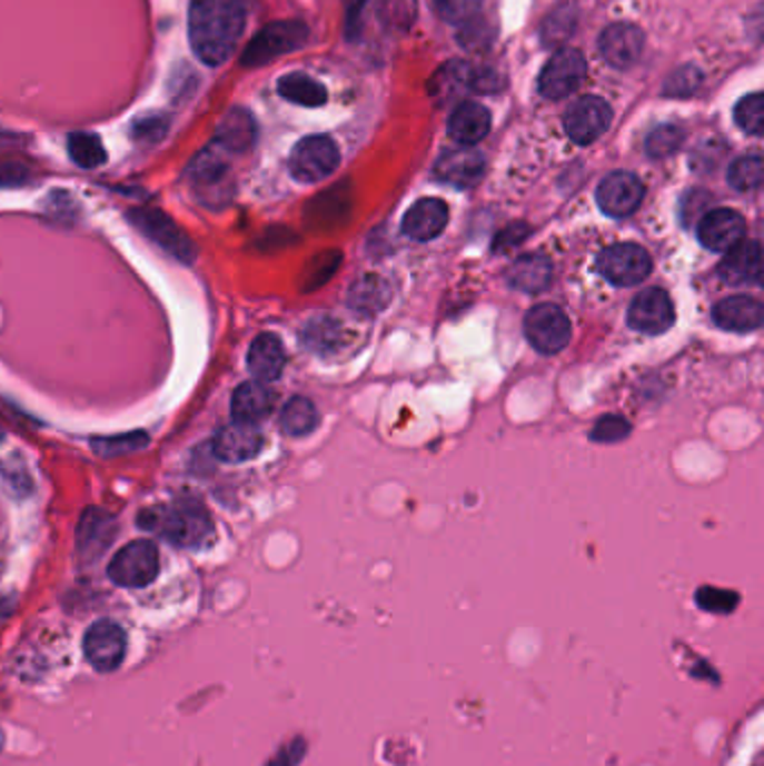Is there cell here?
Returning a JSON list of instances; mask_svg holds the SVG:
<instances>
[{
  "label": "cell",
  "mask_w": 764,
  "mask_h": 766,
  "mask_svg": "<svg viewBox=\"0 0 764 766\" xmlns=\"http://www.w3.org/2000/svg\"><path fill=\"white\" fill-rule=\"evenodd\" d=\"M247 26L245 0H191L189 43L205 66H222L236 52Z\"/></svg>",
  "instance_id": "6da1fadb"
},
{
  "label": "cell",
  "mask_w": 764,
  "mask_h": 766,
  "mask_svg": "<svg viewBox=\"0 0 764 766\" xmlns=\"http://www.w3.org/2000/svg\"><path fill=\"white\" fill-rule=\"evenodd\" d=\"M139 525L178 547H202L214 536L211 516L196 498H180L167 507L146 509L139 514Z\"/></svg>",
  "instance_id": "7a4b0ae2"
},
{
  "label": "cell",
  "mask_w": 764,
  "mask_h": 766,
  "mask_svg": "<svg viewBox=\"0 0 764 766\" xmlns=\"http://www.w3.org/2000/svg\"><path fill=\"white\" fill-rule=\"evenodd\" d=\"M189 180L205 207L218 209L229 205L234 196V180L229 173V162L220 146H207L200 150L189 165Z\"/></svg>",
  "instance_id": "3957f363"
},
{
  "label": "cell",
  "mask_w": 764,
  "mask_h": 766,
  "mask_svg": "<svg viewBox=\"0 0 764 766\" xmlns=\"http://www.w3.org/2000/svg\"><path fill=\"white\" fill-rule=\"evenodd\" d=\"M308 28L300 21H276L265 26L245 48L240 63L245 68L267 66L285 54H291L308 43Z\"/></svg>",
  "instance_id": "277c9868"
},
{
  "label": "cell",
  "mask_w": 764,
  "mask_h": 766,
  "mask_svg": "<svg viewBox=\"0 0 764 766\" xmlns=\"http://www.w3.org/2000/svg\"><path fill=\"white\" fill-rule=\"evenodd\" d=\"M135 229H139L146 238H150L160 249H165L169 256H173L180 262L191 265L198 256V247L189 238L185 229L176 225L171 216H167L160 209L139 207L128 213Z\"/></svg>",
  "instance_id": "5b68a950"
},
{
  "label": "cell",
  "mask_w": 764,
  "mask_h": 766,
  "mask_svg": "<svg viewBox=\"0 0 764 766\" xmlns=\"http://www.w3.org/2000/svg\"><path fill=\"white\" fill-rule=\"evenodd\" d=\"M339 167V148L326 135L300 139L289 156V173L302 185H317Z\"/></svg>",
  "instance_id": "8992f818"
},
{
  "label": "cell",
  "mask_w": 764,
  "mask_h": 766,
  "mask_svg": "<svg viewBox=\"0 0 764 766\" xmlns=\"http://www.w3.org/2000/svg\"><path fill=\"white\" fill-rule=\"evenodd\" d=\"M160 554L150 540H135L121 547L108 565V576L119 587H146L158 578Z\"/></svg>",
  "instance_id": "52a82bcc"
},
{
  "label": "cell",
  "mask_w": 764,
  "mask_h": 766,
  "mask_svg": "<svg viewBox=\"0 0 764 766\" xmlns=\"http://www.w3.org/2000/svg\"><path fill=\"white\" fill-rule=\"evenodd\" d=\"M653 269L651 253L635 242L609 245L598 256V271L619 287H633L648 278Z\"/></svg>",
  "instance_id": "ba28073f"
},
{
  "label": "cell",
  "mask_w": 764,
  "mask_h": 766,
  "mask_svg": "<svg viewBox=\"0 0 764 766\" xmlns=\"http://www.w3.org/2000/svg\"><path fill=\"white\" fill-rule=\"evenodd\" d=\"M525 335L538 352L556 355L569 341V319L558 305L540 302L525 317Z\"/></svg>",
  "instance_id": "9c48e42d"
},
{
  "label": "cell",
  "mask_w": 764,
  "mask_h": 766,
  "mask_svg": "<svg viewBox=\"0 0 764 766\" xmlns=\"http://www.w3.org/2000/svg\"><path fill=\"white\" fill-rule=\"evenodd\" d=\"M585 72L587 66L578 50H558L540 72L538 90L547 99H565L583 83Z\"/></svg>",
  "instance_id": "30bf717a"
},
{
  "label": "cell",
  "mask_w": 764,
  "mask_h": 766,
  "mask_svg": "<svg viewBox=\"0 0 764 766\" xmlns=\"http://www.w3.org/2000/svg\"><path fill=\"white\" fill-rule=\"evenodd\" d=\"M613 123V108L601 97H581L565 112V132L574 143L596 141Z\"/></svg>",
  "instance_id": "8fae6325"
},
{
  "label": "cell",
  "mask_w": 764,
  "mask_h": 766,
  "mask_svg": "<svg viewBox=\"0 0 764 766\" xmlns=\"http://www.w3.org/2000/svg\"><path fill=\"white\" fill-rule=\"evenodd\" d=\"M644 200V185L635 173L628 171H615L596 189V202L603 213L613 218H626L633 216Z\"/></svg>",
  "instance_id": "7c38bea8"
},
{
  "label": "cell",
  "mask_w": 764,
  "mask_h": 766,
  "mask_svg": "<svg viewBox=\"0 0 764 766\" xmlns=\"http://www.w3.org/2000/svg\"><path fill=\"white\" fill-rule=\"evenodd\" d=\"M83 655L99 673L117 670L126 655V635L112 621H97L83 637Z\"/></svg>",
  "instance_id": "4fadbf2b"
},
{
  "label": "cell",
  "mask_w": 764,
  "mask_h": 766,
  "mask_svg": "<svg viewBox=\"0 0 764 766\" xmlns=\"http://www.w3.org/2000/svg\"><path fill=\"white\" fill-rule=\"evenodd\" d=\"M628 324L644 335H664L675 324L673 300L664 289H644L631 305Z\"/></svg>",
  "instance_id": "5bb4252c"
},
{
  "label": "cell",
  "mask_w": 764,
  "mask_h": 766,
  "mask_svg": "<svg viewBox=\"0 0 764 766\" xmlns=\"http://www.w3.org/2000/svg\"><path fill=\"white\" fill-rule=\"evenodd\" d=\"M605 63L619 70L633 68L644 52V32L633 23H615L603 30L598 41Z\"/></svg>",
  "instance_id": "9a60e30c"
},
{
  "label": "cell",
  "mask_w": 764,
  "mask_h": 766,
  "mask_svg": "<svg viewBox=\"0 0 764 766\" xmlns=\"http://www.w3.org/2000/svg\"><path fill=\"white\" fill-rule=\"evenodd\" d=\"M265 439L262 432L256 428V424H245V421H231L225 428H220V432L214 439V450L216 455L222 459V462L229 465H242L247 459H254L260 448H262Z\"/></svg>",
  "instance_id": "2e32d148"
},
{
  "label": "cell",
  "mask_w": 764,
  "mask_h": 766,
  "mask_svg": "<svg viewBox=\"0 0 764 766\" xmlns=\"http://www.w3.org/2000/svg\"><path fill=\"white\" fill-rule=\"evenodd\" d=\"M746 222L737 211L715 209L708 211L697 225L699 242L711 251H728L744 240Z\"/></svg>",
  "instance_id": "e0dca14e"
},
{
  "label": "cell",
  "mask_w": 764,
  "mask_h": 766,
  "mask_svg": "<svg viewBox=\"0 0 764 766\" xmlns=\"http://www.w3.org/2000/svg\"><path fill=\"white\" fill-rule=\"evenodd\" d=\"M485 173V158L478 150L465 146L441 152V158L435 165V176L453 187L469 189L480 182Z\"/></svg>",
  "instance_id": "ac0fdd59"
},
{
  "label": "cell",
  "mask_w": 764,
  "mask_h": 766,
  "mask_svg": "<svg viewBox=\"0 0 764 766\" xmlns=\"http://www.w3.org/2000/svg\"><path fill=\"white\" fill-rule=\"evenodd\" d=\"M720 278L735 287L760 285L762 280V247L757 240H742L726 251L724 260L717 267Z\"/></svg>",
  "instance_id": "d6986e66"
},
{
  "label": "cell",
  "mask_w": 764,
  "mask_h": 766,
  "mask_svg": "<svg viewBox=\"0 0 764 766\" xmlns=\"http://www.w3.org/2000/svg\"><path fill=\"white\" fill-rule=\"evenodd\" d=\"M117 536L115 518L103 509H88L79 523L77 531V549L83 560H97L106 554Z\"/></svg>",
  "instance_id": "ffe728a7"
},
{
  "label": "cell",
  "mask_w": 764,
  "mask_h": 766,
  "mask_svg": "<svg viewBox=\"0 0 764 766\" xmlns=\"http://www.w3.org/2000/svg\"><path fill=\"white\" fill-rule=\"evenodd\" d=\"M713 321L731 332H753L764 321V308L753 296H731L715 305Z\"/></svg>",
  "instance_id": "44dd1931"
},
{
  "label": "cell",
  "mask_w": 764,
  "mask_h": 766,
  "mask_svg": "<svg viewBox=\"0 0 764 766\" xmlns=\"http://www.w3.org/2000/svg\"><path fill=\"white\" fill-rule=\"evenodd\" d=\"M448 222V207L437 198H426L415 202L401 222V231L417 242H428L437 238Z\"/></svg>",
  "instance_id": "7402d4cb"
},
{
  "label": "cell",
  "mask_w": 764,
  "mask_h": 766,
  "mask_svg": "<svg viewBox=\"0 0 764 766\" xmlns=\"http://www.w3.org/2000/svg\"><path fill=\"white\" fill-rule=\"evenodd\" d=\"M492 130V115L476 101L457 106L448 119V135L460 146H476Z\"/></svg>",
  "instance_id": "603a6c76"
},
{
  "label": "cell",
  "mask_w": 764,
  "mask_h": 766,
  "mask_svg": "<svg viewBox=\"0 0 764 766\" xmlns=\"http://www.w3.org/2000/svg\"><path fill=\"white\" fill-rule=\"evenodd\" d=\"M287 364L285 348L276 335H260L254 339L247 352V368L256 377V381L269 384L276 381Z\"/></svg>",
  "instance_id": "cb8c5ba5"
},
{
  "label": "cell",
  "mask_w": 764,
  "mask_h": 766,
  "mask_svg": "<svg viewBox=\"0 0 764 766\" xmlns=\"http://www.w3.org/2000/svg\"><path fill=\"white\" fill-rule=\"evenodd\" d=\"M256 119L247 108H231L216 130V146L225 152H247L256 143Z\"/></svg>",
  "instance_id": "d4e9b609"
},
{
  "label": "cell",
  "mask_w": 764,
  "mask_h": 766,
  "mask_svg": "<svg viewBox=\"0 0 764 766\" xmlns=\"http://www.w3.org/2000/svg\"><path fill=\"white\" fill-rule=\"evenodd\" d=\"M276 395L262 381H247L231 397V415L236 421L258 424L274 410Z\"/></svg>",
  "instance_id": "484cf974"
},
{
  "label": "cell",
  "mask_w": 764,
  "mask_h": 766,
  "mask_svg": "<svg viewBox=\"0 0 764 766\" xmlns=\"http://www.w3.org/2000/svg\"><path fill=\"white\" fill-rule=\"evenodd\" d=\"M278 94L291 103L308 106V108H317V106H324L328 101L326 88L302 72H289V74L280 77L278 79Z\"/></svg>",
  "instance_id": "4316f807"
},
{
  "label": "cell",
  "mask_w": 764,
  "mask_h": 766,
  "mask_svg": "<svg viewBox=\"0 0 764 766\" xmlns=\"http://www.w3.org/2000/svg\"><path fill=\"white\" fill-rule=\"evenodd\" d=\"M552 280V265L543 256H523L509 269V282L527 294L543 291Z\"/></svg>",
  "instance_id": "83f0119b"
},
{
  "label": "cell",
  "mask_w": 764,
  "mask_h": 766,
  "mask_svg": "<svg viewBox=\"0 0 764 766\" xmlns=\"http://www.w3.org/2000/svg\"><path fill=\"white\" fill-rule=\"evenodd\" d=\"M319 412L315 404L305 397H291L280 410V428L291 437H302L317 428Z\"/></svg>",
  "instance_id": "f1b7e54d"
},
{
  "label": "cell",
  "mask_w": 764,
  "mask_h": 766,
  "mask_svg": "<svg viewBox=\"0 0 764 766\" xmlns=\"http://www.w3.org/2000/svg\"><path fill=\"white\" fill-rule=\"evenodd\" d=\"M68 156L81 169H99L106 165V148L92 132H72L68 137Z\"/></svg>",
  "instance_id": "f546056e"
},
{
  "label": "cell",
  "mask_w": 764,
  "mask_h": 766,
  "mask_svg": "<svg viewBox=\"0 0 764 766\" xmlns=\"http://www.w3.org/2000/svg\"><path fill=\"white\" fill-rule=\"evenodd\" d=\"M302 344L317 355H330L341 346V326L333 319H315L302 330Z\"/></svg>",
  "instance_id": "4dcf8cb0"
},
{
  "label": "cell",
  "mask_w": 764,
  "mask_h": 766,
  "mask_svg": "<svg viewBox=\"0 0 764 766\" xmlns=\"http://www.w3.org/2000/svg\"><path fill=\"white\" fill-rule=\"evenodd\" d=\"M90 446L101 457H119V455H128V452H137L146 448L148 435L141 430L121 432V435H103V437H95Z\"/></svg>",
  "instance_id": "1f68e13d"
},
{
  "label": "cell",
  "mask_w": 764,
  "mask_h": 766,
  "mask_svg": "<svg viewBox=\"0 0 764 766\" xmlns=\"http://www.w3.org/2000/svg\"><path fill=\"white\" fill-rule=\"evenodd\" d=\"M764 178V165L760 156H744L737 158L731 167H728V185L735 191H755L762 185Z\"/></svg>",
  "instance_id": "d6a6232c"
},
{
  "label": "cell",
  "mask_w": 764,
  "mask_h": 766,
  "mask_svg": "<svg viewBox=\"0 0 764 766\" xmlns=\"http://www.w3.org/2000/svg\"><path fill=\"white\" fill-rule=\"evenodd\" d=\"M171 128V117L165 112H148L135 119L132 123V139L137 143H160Z\"/></svg>",
  "instance_id": "836d02e7"
},
{
  "label": "cell",
  "mask_w": 764,
  "mask_h": 766,
  "mask_svg": "<svg viewBox=\"0 0 764 766\" xmlns=\"http://www.w3.org/2000/svg\"><path fill=\"white\" fill-rule=\"evenodd\" d=\"M684 143V130L679 126H659L646 139V150L653 160H664L675 156Z\"/></svg>",
  "instance_id": "e575fe53"
},
{
  "label": "cell",
  "mask_w": 764,
  "mask_h": 766,
  "mask_svg": "<svg viewBox=\"0 0 764 766\" xmlns=\"http://www.w3.org/2000/svg\"><path fill=\"white\" fill-rule=\"evenodd\" d=\"M735 123L748 135H762L764 128V99L762 92L746 94L735 106Z\"/></svg>",
  "instance_id": "d590c367"
},
{
  "label": "cell",
  "mask_w": 764,
  "mask_h": 766,
  "mask_svg": "<svg viewBox=\"0 0 764 766\" xmlns=\"http://www.w3.org/2000/svg\"><path fill=\"white\" fill-rule=\"evenodd\" d=\"M433 6L446 23L460 26L478 14L480 0H433Z\"/></svg>",
  "instance_id": "8d00e7d4"
},
{
  "label": "cell",
  "mask_w": 764,
  "mask_h": 766,
  "mask_svg": "<svg viewBox=\"0 0 764 766\" xmlns=\"http://www.w3.org/2000/svg\"><path fill=\"white\" fill-rule=\"evenodd\" d=\"M697 605L706 611H715V615H728L737 605V594L717 587H702L697 591Z\"/></svg>",
  "instance_id": "74e56055"
},
{
  "label": "cell",
  "mask_w": 764,
  "mask_h": 766,
  "mask_svg": "<svg viewBox=\"0 0 764 766\" xmlns=\"http://www.w3.org/2000/svg\"><path fill=\"white\" fill-rule=\"evenodd\" d=\"M375 294H386V285L377 278H366L350 291V305H355L357 310H364L366 315H375L377 312V305L373 302Z\"/></svg>",
  "instance_id": "f35d334b"
},
{
  "label": "cell",
  "mask_w": 764,
  "mask_h": 766,
  "mask_svg": "<svg viewBox=\"0 0 764 766\" xmlns=\"http://www.w3.org/2000/svg\"><path fill=\"white\" fill-rule=\"evenodd\" d=\"M631 432V426L622 417H603L592 430V439L596 441H617Z\"/></svg>",
  "instance_id": "ab89813d"
},
{
  "label": "cell",
  "mask_w": 764,
  "mask_h": 766,
  "mask_svg": "<svg viewBox=\"0 0 764 766\" xmlns=\"http://www.w3.org/2000/svg\"><path fill=\"white\" fill-rule=\"evenodd\" d=\"M30 182V169L19 162H0V189H14Z\"/></svg>",
  "instance_id": "60d3db41"
},
{
  "label": "cell",
  "mask_w": 764,
  "mask_h": 766,
  "mask_svg": "<svg viewBox=\"0 0 764 766\" xmlns=\"http://www.w3.org/2000/svg\"><path fill=\"white\" fill-rule=\"evenodd\" d=\"M697 83H699V72L695 68H684L671 77L666 92L668 94H691L697 90Z\"/></svg>",
  "instance_id": "b9f144b4"
},
{
  "label": "cell",
  "mask_w": 764,
  "mask_h": 766,
  "mask_svg": "<svg viewBox=\"0 0 764 766\" xmlns=\"http://www.w3.org/2000/svg\"><path fill=\"white\" fill-rule=\"evenodd\" d=\"M302 757V742H294L291 748H282L269 766H296L298 759Z\"/></svg>",
  "instance_id": "7bdbcfd3"
},
{
  "label": "cell",
  "mask_w": 764,
  "mask_h": 766,
  "mask_svg": "<svg viewBox=\"0 0 764 766\" xmlns=\"http://www.w3.org/2000/svg\"><path fill=\"white\" fill-rule=\"evenodd\" d=\"M12 609H14V603H12V600L0 598V624H3V621L12 615Z\"/></svg>",
  "instance_id": "ee69618b"
},
{
  "label": "cell",
  "mask_w": 764,
  "mask_h": 766,
  "mask_svg": "<svg viewBox=\"0 0 764 766\" xmlns=\"http://www.w3.org/2000/svg\"><path fill=\"white\" fill-rule=\"evenodd\" d=\"M3 744H6V733L3 728H0V750H3Z\"/></svg>",
  "instance_id": "f6af8a7d"
},
{
  "label": "cell",
  "mask_w": 764,
  "mask_h": 766,
  "mask_svg": "<svg viewBox=\"0 0 764 766\" xmlns=\"http://www.w3.org/2000/svg\"><path fill=\"white\" fill-rule=\"evenodd\" d=\"M3 437H6V432H3V428H0V441H3Z\"/></svg>",
  "instance_id": "bcb514c9"
}]
</instances>
